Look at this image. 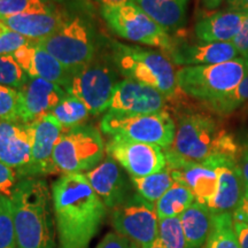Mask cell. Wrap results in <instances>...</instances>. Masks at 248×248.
<instances>
[{
    "mask_svg": "<svg viewBox=\"0 0 248 248\" xmlns=\"http://www.w3.org/2000/svg\"><path fill=\"white\" fill-rule=\"evenodd\" d=\"M58 248H89L108 208L85 173H64L51 187Z\"/></svg>",
    "mask_w": 248,
    "mask_h": 248,
    "instance_id": "6da1fadb",
    "label": "cell"
},
{
    "mask_svg": "<svg viewBox=\"0 0 248 248\" xmlns=\"http://www.w3.org/2000/svg\"><path fill=\"white\" fill-rule=\"evenodd\" d=\"M16 248H58L57 231L47 183L22 178L11 198Z\"/></svg>",
    "mask_w": 248,
    "mask_h": 248,
    "instance_id": "7a4b0ae2",
    "label": "cell"
},
{
    "mask_svg": "<svg viewBox=\"0 0 248 248\" xmlns=\"http://www.w3.org/2000/svg\"><path fill=\"white\" fill-rule=\"evenodd\" d=\"M164 153L192 163H203L216 156L238 160L240 146L233 136L213 116L202 113L183 114L176 124L172 145Z\"/></svg>",
    "mask_w": 248,
    "mask_h": 248,
    "instance_id": "3957f363",
    "label": "cell"
},
{
    "mask_svg": "<svg viewBox=\"0 0 248 248\" xmlns=\"http://www.w3.org/2000/svg\"><path fill=\"white\" fill-rule=\"evenodd\" d=\"M111 53L115 67L128 79L151 86L167 99L177 94V77L168 57L140 46L117 42L111 45Z\"/></svg>",
    "mask_w": 248,
    "mask_h": 248,
    "instance_id": "277c9868",
    "label": "cell"
},
{
    "mask_svg": "<svg viewBox=\"0 0 248 248\" xmlns=\"http://www.w3.org/2000/svg\"><path fill=\"white\" fill-rule=\"evenodd\" d=\"M248 74L241 57L216 64L186 66L176 71L181 91L208 105L230 93Z\"/></svg>",
    "mask_w": 248,
    "mask_h": 248,
    "instance_id": "5b68a950",
    "label": "cell"
},
{
    "mask_svg": "<svg viewBox=\"0 0 248 248\" xmlns=\"http://www.w3.org/2000/svg\"><path fill=\"white\" fill-rule=\"evenodd\" d=\"M100 129L109 137H123L131 140L160 146L163 150L172 145L176 123L167 110L153 114L108 113L102 117Z\"/></svg>",
    "mask_w": 248,
    "mask_h": 248,
    "instance_id": "8992f818",
    "label": "cell"
},
{
    "mask_svg": "<svg viewBox=\"0 0 248 248\" xmlns=\"http://www.w3.org/2000/svg\"><path fill=\"white\" fill-rule=\"evenodd\" d=\"M106 144L93 126L80 125L62 132L53 153L57 171L84 173L104 160Z\"/></svg>",
    "mask_w": 248,
    "mask_h": 248,
    "instance_id": "52a82bcc",
    "label": "cell"
},
{
    "mask_svg": "<svg viewBox=\"0 0 248 248\" xmlns=\"http://www.w3.org/2000/svg\"><path fill=\"white\" fill-rule=\"evenodd\" d=\"M32 43L73 71L91 63L95 54L92 28L80 17L66 20L52 35Z\"/></svg>",
    "mask_w": 248,
    "mask_h": 248,
    "instance_id": "ba28073f",
    "label": "cell"
},
{
    "mask_svg": "<svg viewBox=\"0 0 248 248\" xmlns=\"http://www.w3.org/2000/svg\"><path fill=\"white\" fill-rule=\"evenodd\" d=\"M101 15L117 36L139 44L168 52L173 38L135 2L114 7H101Z\"/></svg>",
    "mask_w": 248,
    "mask_h": 248,
    "instance_id": "9c48e42d",
    "label": "cell"
},
{
    "mask_svg": "<svg viewBox=\"0 0 248 248\" xmlns=\"http://www.w3.org/2000/svg\"><path fill=\"white\" fill-rule=\"evenodd\" d=\"M110 223L117 233L139 248L146 247L159 237V217L155 203L133 193L122 204L111 209Z\"/></svg>",
    "mask_w": 248,
    "mask_h": 248,
    "instance_id": "30bf717a",
    "label": "cell"
},
{
    "mask_svg": "<svg viewBox=\"0 0 248 248\" xmlns=\"http://www.w3.org/2000/svg\"><path fill=\"white\" fill-rule=\"evenodd\" d=\"M117 83L115 71L108 64L92 61L73 74L66 91L84 102L90 113L97 115L108 110Z\"/></svg>",
    "mask_w": 248,
    "mask_h": 248,
    "instance_id": "8fae6325",
    "label": "cell"
},
{
    "mask_svg": "<svg viewBox=\"0 0 248 248\" xmlns=\"http://www.w3.org/2000/svg\"><path fill=\"white\" fill-rule=\"evenodd\" d=\"M106 153L128 172L130 177H145L166 169L163 148L123 137H110Z\"/></svg>",
    "mask_w": 248,
    "mask_h": 248,
    "instance_id": "7c38bea8",
    "label": "cell"
},
{
    "mask_svg": "<svg viewBox=\"0 0 248 248\" xmlns=\"http://www.w3.org/2000/svg\"><path fill=\"white\" fill-rule=\"evenodd\" d=\"M32 123L0 121V161L16 171L18 178L27 177L31 161Z\"/></svg>",
    "mask_w": 248,
    "mask_h": 248,
    "instance_id": "4fadbf2b",
    "label": "cell"
},
{
    "mask_svg": "<svg viewBox=\"0 0 248 248\" xmlns=\"http://www.w3.org/2000/svg\"><path fill=\"white\" fill-rule=\"evenodd\" d=\"M167 98L151 86L123 79L114 90L108 111L122 114H153L166 110Z\"/></svg>",
    "mask_w": 248,
    "mask_h": 248,
    "instance_id": "5bb4252c",
    "label": "cell"
},
{
    "mask_svg": "<svg viewBox=\"0 0 248 248\" xmlns=\"http://www.w3.org/2000/svg\"><path fill=\"white\" fill-rule=\"evenodd\" d=\"M67 95L61 85L49 80L30 77L18 91V121L32 123L49 114Z\"/></svg>",
    "mask_w": 248,
    "mask_h": 248,
    "instance_id": "9a60e30c",
    "label": "cell"
},
{
    "mask_svg": "<svg viewBox=\"0 0 248 248\" xmlns=\"http://www.w3.org/2000/svg\"><path fill=\"white\" fill-rule=\"evenodd\" d=\"M85 176L108 209L120 206L133 194L131 181L126 177L122 167L109 155L104 157L97 167L85 172Z\"/></svg>",
    "mask_w": 248,
    "mask_h": 248,
    "instance_id": "2e32d148",
    "label": "cell"
},
{
    "mask_svg": "<svg viewBox=\"0 0 248 248\" xmlns=\"http://www.w3.org/2000/svg\"><path fill=\"white\" fill-rule=\"evenodd\" d=\"M33 125L35 130L31 148V161L26 178H39L40 176L57 172L53 163V153L63 132L61 124L52 114H46L45 116L36 120Z\"/></svg>",
    "mask_w": 248,
    "mask_h": 248,
    "instance_id": "e0dca14e",
    "label": "cell"
},
{
    "mask_svg": "<svg viewBox=\"0 0 248 248\" xmlns=\"http://www.w3.org/2000/svg\"><path fill=\"white\" fill-rule=\"evenodd\" d=\"M203 163L213 167L217 172L216 194L207 207L214 215L233 213L245 188L243 178L238 169L237 160L225 156H216Z\"/></svg>",
    "mask_w": 248,
    "mask_h": 248,
    "instance_id": "ac0fdd59",
    "label": "cell"
},
{
    "mask_svg": "<svg viewBox=\"0 0 248 248\" xmlns=\"http://www.w3.org/2000/svg\"><path fill=\"white\" fill-rule=\"evenodd\" d=\"M166 159L167 168L171 171L175 182L190 188L195 202L208 206L217 190L216 170L208 164L185 162L168 154H166Z\"/></svg>",
    "mask_w": 248,
    "mask_h": 248,
    "instance_id": "d6986e66",
    "label": "cell"
},
{
    "mask_svg": "<svg viewBox=\"0 0 248 248\" xmlns=\"http://www.w3.org/2000/svg\"><path fill=\"white\" fill-rule=\"evenodd\" d=\"M167 55L169 60L184 67L216 64L239 58L232 43H187L175 39Z\"/></svg>",
    "mask_w": 248,
    "mask_h": 248,
    "instance_id": "ffe728a7",
    "label": "cell"
},
{
    "mask_svg": "<svg viewBox=\"0 0 248 248\" xmlns=\"http://www.w3.org/2000/svg\"><path fill=\"white\" fill-rule=\"evenodd\" d=\"M13 57L29 77H37L57 83L66 90L75 71L68 69L53 55L32 42L14 52Z\"/></svg>",
    "mask_w": 248,
    "mask_h": 248,
    "instance_id": "44dd1931",
    "label": "cell"
},
{
    "mask_svg": "<svg viewBox=\"0 0 248 248\" xmlns=\"http://www.w3.org/2000/svg\"><path fill=\"white\" fill-rule=\"evenodd\" d=\"M245 13L226 11L201 17L194 27L195 37L203 43H231L239 33Z\"/></svg>",
    "mask_w": 248,
    "mask_h": 248,
    "instance_id": "7402d4cb",
    "label": "cell"
},
{
    "mask_svg": "<svg viewBox=\"0 0 248 248\" xmlns=\"http://www.w3.org/2000/svg\"><path fill=\"white\" fill-rule=\"evenodd\" d=\"M0 20L9 29L20 33L31 42L46 38L66 22L64 17L54 11L14 15Z\"/></svg>",
    "mask_w": 248,
    "mask_h": 248,
    "instance_id": "603a6c76",
    "label": "cell"
},
{
    "mask_svg": "<svg viewBox=\"0 0 248 248\" xmlns=\"http://www.w3.org/2000/svg\"><path fill=\"white\" fill-rule=\"evenodd\" d=\"M135 4L164 30L184 26L187 0H135Z\"/></svg>",
    "mask_w": 248,
    "mask_h": 248,
    "instance_id": "cb8c5ba5",
    "label": "cell"
},
{
    "mask_svg": "<svg viewBox=\"0 0 248 248\" xmlns=\"http://www.w3.org/2000/svg\"><path fill=\"white\" fill-rule=\"evenodd\" d=\"M179 217L188 248L204 246L212 230L214 217L208 207L194 202Z\"/></svg>",
    "mask_w": 248,
    "mask_h": 248,
    "instance_id": "d4e9b609",
    "label": "cell"
},
{
    "mask_svg": "<svg viewBox=\"0 0 248 248\" xmlns=\"http://www.w3.org/2000/svg\"><path fill=\"white\" fill-rule=\"evenodd\" d=\"M194 202L195 198L190 188L181 183L175 182L171 187L155 203V209L159 219L166 217H176L181 216Z\"/></svg>",
    "mask_w": 248,
    "mask_h": 248,
    "instance_id": "484cf974",
    "label": "cell"
},
{
    "mask_svg": "<svg viewBox=\"0 0 248 248\" xmlns=\"http://www.w3.org/2000/svg\"><path fill=\"white\" fill-rule=\"evenodd\" d=\"M130 177V176H129ZM136 193L152 203H156L175 183L171 171L167 168L145 177H130Z\"/></svg>",
    "mask_w": 248,
    "mask_h": 248,
    "instance_id": "4316f807",
    "label": "cell"
},
{
    "mask_svg": "<svg viewBox=\"0 0 248 248\" xmlns=\"http://www.w3.org/2000/svg\"><path fill=\"white\" fill-rule=\"evenodd\" d=\"M203 248H240L231 213L214 215L212 230Z\"/></svg>",
    "mask_w": 248,
    "mask_h": 248,
    "instance_id": "83f0119b",
    "label": "cell"
},
{
    "mask_svg": "<svg viewBox=\"0 0 248 248\" xmlns=\"http://www.w3.org/2000/svg\"><path fill=\"white\" fill-rule=\"evenodd\" d=\"M49 114L59 121L63 131H66L82 125L91 113L84 102L67 93L66 97L59 102Z\"/></svg>",
    "mask_w": 248,
    "mask_h": 248,
    "instance_id": "f1b7e54d",
    "label": "cell"
},
{
    "mask_svg": "<svg viewBox=\"0 0 248 248\" xmlns=\"http://www.w3.org/2000/svg\"><path fill=\"white\" fill-rule=\"evenodd\" d=\"M29 78L13 54H0V85L20 91Z\"/></svg>",
    "mask_w": 248,
    "mask_h": 248,
    "instance_id": "f546056e",
    "label": "cell"
},
{
    "mask_svg": "<svg viewBox=\"0 0 248 248\" xmlns=\"http://www.w3.org/2000/svg\"><path fill=\"white\" fill-rule=\"evenodd\" d=\"M157 239L166 248H188L179 216L159 219Z\"/></svg>",
    "mask_w": 248,
    "mask_h": 248,
    "instance_id": "4dcf8cb0",
    "label": "cell"
},
{
    "mask_svg": "<svg viewBox=\"0 0 248 248\" xmlns=\"http://www.w3.org/2000/svg\"><path fill=\"white\" fill-rule=\"evenodd\" d=\"M246 102H248V74L233 91L228 93L218 100L210 102L207 106H209L210 109L216 111L217 114L226 115L238 109Z\"/></svg>",
    "mask_w": 248,
    "mask_h": 248,
    "instance_id": "1f68e13d",
    "label": "cell"
},
{
    "mask_svg": "<svg viewBox=\"0 0 248 248\" xmlns=\"http://www.w3.org/2000/svg\"><path fill=\"white\" fill-rule=\"evenodd\" d=\"M51 11L53 8L45 0H0V18Z\"/></svg>",
    "mask_w": 248,
    "mask_h": 248,
    "instance_id": "d6a6232c",
    "label": "cell"
},
{
    "mask_svg": "<svg viewBox=\"0 0 248 248\" xmlns=\"http://www.w3.org/2000/svg\"><path fill=\"white\" fill-rule=\"evenodd\" d=\"M0 248H16L13 208L7 197H2L0 204Z\"/></svg>",
    "mask_w": 248,
    "mask_h": 248,
    "instance_id": "836d02e7",
    "label": "cell"
},
{
    "mask_svg": "<svg viewBox=\"0 0 248 248\" xmlns=\"http://www.w3.org/2000/svg\"><path fill=\"white\" fill-rule=\"evenodd\" d=\"M0 121H18V91L0 85Z\"/></svg>",
    "mask_w": 248,
    "mask_h": 248,
    "instance_id": "e575fe53",
    "label": "cell"
},
{
    "mask_svg": "<svg viewBox=\"0 0 248 248\" xmlns=\"http://www.w3.org/2000/svg\"><path fill=\"white\" fill-rule=\"evenodd\" d=\"M30 43L31 40L9 29L0 20V54H13Z\"/></svg>",
    "mask_w": 248,
    "mask_h": 248,
    "instance_id": "d590c367",
    "label": "cell"
},
{
    "mask_svg": "<svg viewBox=\"0 0 248 248\" xmlns=\"http://www.w3.org/2000/svg\"><path fill=\"white\" fill-rule=\"evenodd\" d=\"M18 181L16 171L0 161V194L11 199Z\"/></svg>",
    "mask_w": 248,
    "mask_h": 248,
    "instance_id": "8d00e7d4",
    "label": "cell"
},
{
    "mask_svg": "<svg viewBox=\"0 0 248 248\" xmlns=\"http://www.w3.org/2000/svg\"><path fill=\"white\" fill-rule=\"evenodd\" d=\"M95 248H139L128 238L123 237L117 232H109L100 240Z\"/></svg>",
    "mask_w": 248,
    "mask_h": 248,
    "instance_id": "74e56055",
    "label": "cell"
},
{
    "mask_svg": "<svg viewBox=\"0 0 248 248\" xmlns=\"http://www.w3.org/2000/svg\"><path fill=\"white\" fill-rule=\"evenodd\" d=\"M232 44L237 48L240 57H245L248 53V12L245 13L243 26L235 38L232 40Z\"/></svg>",
    "mask_w": 248,
    "mask_h": 248,
    "instance_id": "f35d334b",
    "label": "cell"
},
{
    "mask_svg": "<svg viewBox=\"0 0 248 248\" xmlns=\"http://www.w3.org/2000/svg\"><path fill=\"white\" fill-rule=\"evenodd\" d=\"M233 221H238L245 224H248V186L245 185L243 195H241L239 202L232 213Z\"/></svg>",
    "mask_w": 248,
    "mask_h": 248,
    "instance_id": "ab89813d",
    "label": "cell"
},
{
    "mask_svg": "<svg viewBox=\"0 0 248 248\" xmlns=\"http://www.w3.org/2000/svg\"><path fill=\"white\" fill-rule=\"evenodd\" d=\"M237 164L244 184L248 186V147L241 151L239 157L237 160Z\"/></svg>",
    "mask_w": 248,
    "mask_h": 248,
    "instance_id": "60d3db41",
    "label": "cell"
},
{
    "mask_svg": "<svg viewBox=\"0 0 248 248\" xmlns=\"http://www.w3.org/2000/svg\"><path fill=\"white\" fill-rule=\"evenodd\" d=\"M233 226L235 234H237L238 240H239L240 248H248V224L233 221Z\"/></svg>",
    "mask_w": 248,
    "mask_h": 248,
    "instance_id": "b9f144b4",
    "label": "cell"
},
{
    "mask_svg": "<svg viewBox=\"0 0 248 248\" xmlns=\"http://www.w3.org/2000/svg\"><path fill=\"white\" fill-rule=\"evenodd\" d=\"M229 4V9L235 12H241V13H247L248 12V0H231Z\"/></svg>",
    "mask_w": 248,
    "mask_h": 248,
    "instance_id": "7bdbcfd3",
    "label": "cell"
},
{
    "mask_svg": "<svg viewBox=\"0 0 248 248\" xmlns=\"http://www.w3.org/2000/svg\"><path fill=\"white\" fill-rule=\"evenodd\" d=\"M101 5V7H114V6H121L125 4H132L135 0H95Z\"/></svg>",
    "mask_w": 248,
    "mask_h": 248,
    "instance_id": "ee69618b",
    "label": "cell"
},
{
    "mask_svg": "<svg viewBox=\"0 0 248 248\" xmlns=\"http://www.w3.org/2000/svg\"><path fill=\"white\" fill-rule=\"evenodd\" d=\"M204 2V6H206L207 8H216L217 6L221 5V1L219 0H203Z\"/></svg>",
    "mask_w": 248,
    "mask_h": 248,
    "instance_id": "f6af8a7d",
    "label": "cell"
},
{
    "mask_svg": "<svg viewBox=\"0 0 248 248\" xmlns=\"http://www.w3.org/2000/svg\"><path fill=\"white\" fill-rule=\"evenodd\" d=\"M142 248H166L163 246L162 244H161V241L159 239H156L154 241V243H152L151 245H148L146 247H142Z\"/></svg>",
    "mask_w": 248,
    "mask_h": 248,
    "instance_id": "bcb514c9",
    "label": "cell"
},
{
    "mask_svg": "<svg viewBox=\"0 0 248 248\" xmlns=\"http://www.w3.org/2000/svg\"><path fill=\"white\" fill-rule=\"evenodd\" d=\"M245 60V62H246V66H247V70H248V53L245 55V57H241Z\"/></svg>",
    "mask_w": 248,
    "mask_h": 248,
    "instance_id": "7dc6e473",
    "label": "cell"
},
{
    "mask_svg": "<svg viewBox=\"0 0 248 248\" xmlns=\"http://www.w3.org/2000/svg\"><path fill=\"white\" fill-rule=\"evenodd\" d=\"M2 197H4V195H1V194H0V204H1V200H2Z\"/></svg>",
    "mask_w": 248,
    "mask_h": 248,
    "instance_id": "c3c4849f",
    "label": "cell"
},
{
    "mask_svg": "<svg viewBox=\"0 0 248 248\" xmlns=\"http://www.w3.org/2000/svg\"><path fill=\"white\" fill-rule=\"evenodd\" d=\"M219 1H221V4H222V2H223V1H224V0H219ZM226 1H228V2H230V1H231V0H226Z\"/></svg>",
    "mask_w": 248,
    "mask_h": 248,
    "instance_id": "681fc988",
    "label": "cell"
},
{
    "mask_svg": "<svg viewBox=\"0 0 248 248\" xmlns=\"http://www.w3.org/2000/svg\"><path fill=\"white\" fill-rule=\"evenodd\" d=\"M53 1H58V2H60V1H62V0H53Z\"/></svg>",
    "mask_w": 248,
    "mask_h": 248,
    "instance_id": "f907efd6",
    "label": "cell"
},
{
    "mask_svg": "<svg viewBox=\"0 0 248 248\" xmlns=\"http://www.w3.org/2000/svg\"><path fill=\"white\" fill-rule=\"evenodd\" d=\"M246 147H248V145H247V146H246Z\"/></svg>",
    "mask_w": 248,
    "mask_h": 248,
    "instance_id": "816d5d0a",
    "label": "cell"
}]
</instances>
